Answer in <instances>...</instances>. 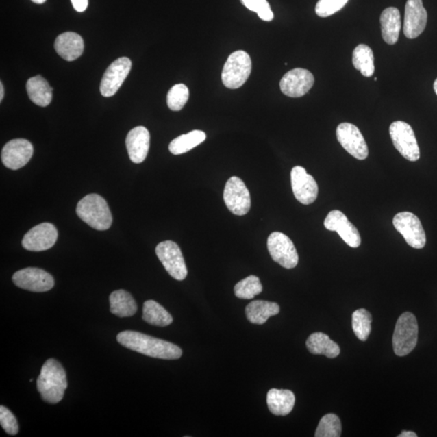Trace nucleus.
<instances>
[{
  "label": "nucleus",
  "instance_id": "nucleus-1",
  "mask_svg": "<svg viewBox=\"0 0 437 437\" xmlns=\"http://www.w3.org/2000/svg\"><path fill=\"white\" fill-rule=\"evenodd\" d=\"M120 345L127 349L149 358L162 360H177L181 358L182 351L172 342L147 334L132 331L120 332L117 336Z\"/></svg>",
  "mask_w": 437,
  "mask_h": 437
},
{
  "label": "nucleus",
  "instance_id": "nucleus-2",
  "mask_svg": "<svg viewBox=\"0 0 437 437\" xmlns=\"http://www.w3.org/2000/svg\"><path fill=\"white\" fill-rule=\"evenodd\" d=\"M37 387L41 398L47 403L57 404L64 399L68 380L59 361L55 359L46 361L38 378Z\"/></svg>",
  "mask_w": 437,
  "mask_h": 437
},
{
  "label": "nucleus",
  "instance_id": "nucleus-3",
  "mask_svg": "<svg viewBox=\"0 0 437 437\" xmlns=\"http://www.w3.org/2000/svg\"><path fill=\"white\" fill-rule=\"evenodd\" d=\"M77 213L84 222L96 230L105 231L112 225V214L105 200L99 195H88L80 200Z\"/></svg>",
  "mask_w": 437,
  "mask_h": 437
},
{
  "label": "nucleus",
  "instance_id": "nucleus-4",
  "mask_svg": "<svg viewBox=\"0 0 437 437\" xmlns=\"http://www.w3.org/2000/svg\"><path fill=\"white\" fill-rule=\"evenodd\" d=\"M251 56L244 51H235L227 58L222 71V82L227 88L242 87L251 75Z\"/></svg>",
  "mask_w": 437,
  "mask_h": 437
},
{
  "label": "nucleus",
  "instance_id": "nucleus-5",
  "mask_svg": "<svg viewBox=\"0 0 437 437\" xmlns=\"http://www.w3.org/2000/svg\"><path fill=\"white\" fill-rule=\"evenodd\" d=\"M419 327L416 316L410 312L401 315L397 321L393 336L395 353L407 355L414 349L418 342Z\"/></svg>",
  "mask_w": 437,
  "mask_h": 437
},
{
  "label": "nucleus",
  "instance_id": "nucleus-6",
  "mask_svg": "<svg viewBox=\"0 0 437 437\" xmlns=\"http://www.w3.org/2000/svg\"><path fill=\"white\" fill-rule=\"evenodd\" d=\"M390 135L395 149L405 159L417 162L421 151L413 129L407 123L396 121L390 125Z\"/></svg>",
  "mask_w": 437,
  "mask_h": 437
},
{
  "label": "nucleus",
  "instance_id": "nucleus-7",
  "mask_svg": "<svg viewBox=\"0 0 437 437\" xmlns=\"http://www.w3.org/2000/svg\"><path fill=\"white\" fill-rule=\"evenodd\" d=\"M267 248L272 260L286 269L296 267L299 256L292 240L280 232H274L267 239Z\"/></svg>",
  "mask_w": 437,
  "mask_h": 437
},
{
  "label": "nucleus",
  "instance_id": "nucleus-8",
  "mask_svg": "<svg viewBox=\"0 0 437 437\" xmlns=\"http://www.w3.org/2000/svg\"><path fill=\"white\" fill-rule=\"evenodd\" d=\"M224 200L227 209L234 215L245 216L251 210V194L244 182L238 177H232L226 182Z\"/></svg>",
  "mask_w": 437,
  "mask_h": 437
},
{
  "label": "nucleus",
  "instance_id": "nucleus-9",
  "mask_svg": "<svg viewBox=\"0 0 437 437\" xmlns=\"http://www.w3.org/2000/svg\"><path fill=\"white\" fill-rule=\"evenodd\" d=\"M155 253L164 269L173 279L184 280L186 278L187 269L181 249L175 242L166 240L155 248Z\"/></svg>",
  "mask_w": 437,
  "mask_h": 437
},
{
  "label": "nucleus",
  "instance_id": "nucleus-10",
  "mask_svg": "<svg viewBox=\"0 0 437 437\" xmlns=\"http://www.w3.org/2000/svg\"><path fill=\"white\" fill-rule=\"evenodd\" d=\"M393 225L403 236L407 243L414 249H422L426 245V234L420 218L408 212H399L394 217Z\"/></svg>",
  "mask_w": 437,
  "mask_h": 437
},
{
  "label": "nucleus",
  "instance_id": "nucleus-11",
  "mask_svg": "<svg viewBox=\"0 0 437 437\" xmlns=\"http://www.w3.org/2000/svg\"><path fill=\"white\" fill-rule=\"evenodd\" d=\"M13 283L22 289L34 292H45L55 286V279L48 272L36 267H28L16 272Z\"/></svg>",
  "mask_w": 437,
  "mask_h": 437
},
{
  "label": "nucleus",
  "instance_id": "nucleus-12",
  "mask_svg": "<svg viewBox=\"0 0 437 437\" xmlns=\"http://www.w3.org/2000/svg\"><path fill=\"white\" fill-rule=\"evenodd\" d=\"M338 142L347 153L360 160H365L369 155V148L362 133L355 125L343 123L338 125L336 130Z\"/></svg>",
  "mask_w": 437,
  "mask_h": 437
},
{
  "label": "nucleus",
  "instance_id": "nucleus-13",
  "mask_svg": "<svg viewBox=\"0 0 437 437\" xmlns=\"http://www.w3.org/2000/svg\"><path fill=\"white\" fill-rule=\"evenodd\" d=\"M132 61L127 57L116 60L106 69L102 77L100 91L102 96L112 97L118 91L132 69Z\"/></svg>",
  "mask_w": 437,
  "mask_h": 437
},
{
  "label": "nucleus",
  "instance_id": "nucleus-14",
  "mask_svg": "<svg viewBox=\"0 0 437 437\" xmlns=\"http://www.w3.org/2000/svg\"><path fill=\"white\" fill-rule=\"evenodd\" d=\"M291 184L293 194L301 203L310 205L318 198V184L313 176L308 175L305 168L296 166L292 169Z\"/></svg>",
  "mask_w": 437,
  "mask_h": 437
},
{
  "label": "nucleus",
  "instance_id": "nucleus-15",
  "mask_svg": "<svg viewBox=\"0 0 437 437\" xmlns=\"http://www.w3.org/2000/svg\"><path fill=\"white\" fill-rule=\"evenodd\" d=\"M58 231L55 225L43 223L31 229L22 240V245L29 251H47L57 242Z\"/></svg>",
  "mask_w": 437,
  "mask_h": 437
},
{
  "label": "nucleus",
  "instance_id": "nucleus-16",
  "mask_svg": "<svg viewBox=\"0 0 437 437\" xmlns=\"http://www.w3.org/2000/svg\"><path fill=\"white\" fill-rule=\"evenodd\" d=\"M314 84L313 74L304 68L289 71L281 79V92L290 97H301L309 92Z\"/></svg>",
  "mask_w": 437,
  "mask_h": 437
},
{
  "label": "nucleus",
  "instance_id": "nucleus-17",
  "mask_svg": "<svg viewBox=\"0 0 437 437\" xmlns=\"http://www.w3.org/2000/svg\"><path fill=\"white\" fill-rule=\"evenodd\" d=\"M33 154L34 147L29 141L25 139L12 140L3 147L2 162L8 168L16 171L26 166Z\"/></svg>",
  "mask_w": 437,
  "mask_h": 437
},
{
  "label": "nucleus",
  "instance_id": "nucleus-18",
  "mask_svg": "<svg viewBox=\"0 0 437 437\" xmlns=\"http://www.w3.org/2000/svg\"><path fill=\"white\" fill-rule=\"evenodd\" d=\"M325 229L336 231L351 248H358L361 244V238L358 229L349 221L345 213L338 210L329 212L324 221Z\"/></svg>",
  "mask_w": 437,
  "mask_h": 437
},
{
  "label": "nucleus",
  "instance_id": "nucleus-19",
  "mask_svg": "<svg viewBox=\"0 0 437 437\" xmlns=\"http://www.w3.org/2000/svg\"><path fill=\"white\" fill-rule=\"evenodd\" d=\"M427 13L422 0H408L405 7L403 32L409 39L416 38L425 31Z\"/></svg>",
  "mask_w": 437,
  "mask_h": 437
},
{
  "label": "nucleus",
  "instance_id": "nucleus-20",
  "mask_svg": "<svg viewBox=\"0 0 437 437\" xmlns=\"http://www.w3.org/2000/svg\"><path fill=\"white\" fill-rule=\"evenodd\" d=\"M126 145L132 162L140 164L148 155L150 147V133L145 127H136L128 133Z\"/></svg>",
  "mask_w": 437,
  "mask_h": 437
},
{
  "label": "nucleus",
  "instance_id": "nucleus-21",
  "mask_svg": "<svg viewBox=\"0 0 437 437\" xmlns=\"http://www.w3.org/2000/svg\"><path fill=\"white\" fill-rule=\"evenodd\" d=\"M84 45L82 36L74 32H66L58 37L55 49L58 55L66 61H74L82 56Z\"/></svg>",
  "mask_w": 437,
  "mask_h": 437
},
{
  "label": "nucleus",
  "instance_id": "nucleus-22",
  "mask_svg": "<svg viewBox=\"0 0 437 437\" xmlns=\"http://www.w3.org/2000/svg\"><path fill=\"white\" fill-rule=\"evenodd\" d=\"M295 402V395L291 390L271 389L267 393V405L275 416H288L292 411Z\"/></svg>",
  "mask_w": 437,
  "mask_h": 437
},
{
  "label": "nucleus",
  "instance_id": "nucleus-23",
  "mask_svg": "<svg viewBox=\"0 0 437 437\" xmlns=\"http://www.w3.org/2000/svg\"><path fill=\"white\" fill-rule=\"evenodd\" d=\"M382 38L389 45H395L399 41L401 27L400 12L398 8H388L382 12L381 18Z\"/></svg>",
  "mask_w": 437,
  "mask_h": 437
},
{
  "label": "nucleus",
  "instance_id": "nucleus-24",
  "mask_svg": "<svg viewBox=\"0 0 437 437\" xmlns=\"http://www.w3.org/2000/svg\"><path fill=\"white\" fill-rule=\"evenodd\" d=\"M306 347L310 353L323 355L328 358H336L340 354V347L336 342L329 338L327 334L323 332L312 334L308 338Z\"/></svg>",
  "mask_w": 437,
  "mask_h": 437
},
{
  "label": "nucleus",
  "instance_id": "nucleus-25",
  "mask_svg": "<svg viewBox=\"0 0 437 437\" xmlns=\"http://www.w3.org/2000/svg\"><path fill=\"white\" fill-rule=\"evenodd\" d=\"M27 92L29 99L35 105L46 107L51 104L53 97V88L47 80L41 75L30 78L26 84Z\"/></svg>",
  "mask_w": 437,
  "mask_h": 437
},
{
  "label": "nucleus",
  "instance_id": "nucleus-26",
  "mask_svg": "<svg viewBox=\"0 0 437 437\" xmlns=\"http://www.w3.org/2000/svg\"><path fill=\"white\" fill-rule=\"evenodd\" d=\"M110 312L119 318H129L136 314L138 306L131 293L117 290L110 296Z\"/></svg>",
  "mask_w": 437,
  "mask_h": 437
},
{
  "label": "nucleus",
  "instance_id": "nucleus-27",
  "mask_svg": "<svg viewBox=\"0 0 437 437\" xmlns=\"http://www.w3.org/2000/svg\"><path fill=\"white\" fill-rule=\"evenodd\" d=\"M280 308L277 303L266 301H254L245 308V315L253 324L262 325L272 316L279 313Z\"/></svg>",
  "mask_w": 437,
  "mask_h": 437
},
{
  "label": "nucleus",
  "instance_id": "nucleus-28",
  "mask_svg": "<svg viewBox=\"0 0 437 437\" xmlns=\"http://www.w3.org/2000/svg\"><path fill=\"white\" fill-rule=\"evenodd\" d=\"M142 319L147 323L164 327L172 324L173 316L164 308L153 300L145 302L142 308Z\"/></svg>",
  "mask_w": 437,
  "mask_h": 437
},
{
  "label": "nucleus",
  "instance_id": "nucleus-29",
  "mask_svg": "<svg viewBox=\"0 0 437 437\" xmlns=\"http://www.w3.org/2000/svg\"><path fill=\"white\" fill-rule=\"evenodd\" d=\"M206 133L195 130L189 133L182 135L173 140L168 146V149L173 155H181L188 153L195 147L201 145L206 140Z\"/></svg>",
  "mask_w": 437,
  "mask_h": 437
},
{
  "label": "nucleus",
  "instance_id": "nucleus-30",
  "mask_svg": "<svg viewBox=\"0 0 437 437\" xmlns=\"http://www.w3.org/2000/svg\"><path fill=\"white\" fill-rule=\"evenodd\" d=\"M352 62L355 68L365 77H371L375 71L373 52L367 45L360 44L355 48Z\"/></svg>",
  "mask_w": 437,
  "mask_h": 437
},
{
  "label": "nucleus",
  "instance_id": "nucleus-31",
  "mask_svg": "<svg viewBox=\"0 0 437 437\" xmlns=\"http://www.w3.org/2000/svg\"><path fill=\"white\" fill-rule=\"evenodd\" d=\"M372 315L364 309L355 310L352 314V329L361 341H366L371 333Z\"/></svg>",
  "mask_w": 437,
  "mask_h": 437
},
{
  "label": "nucleus",
  "instance_id": "nucleus-32",
  "mask_svg": "<svg viewBox=\"0 0 437 437\" xmlns=\"http://www.w3.org/2000/svg\"><path fill=\"white\" fill-rule=\"evenodd\" d=\"M262 292V285L260 278L255 275H249L240 280L234 287L236 297L251 300Z\"/></svg>",
  "mask_w": 437,
  "mask_h": 437
},
{
  "label": "nucleus",
  "instance_id": "nucleus-33",
  "mask_svg": "<svg viewBox=\"0 0 437 437\" xmlns=\"http://www.w3.org/2000/svg\"><path fill=\"white\" fill-rule=\"evenodd\" d=\"M342 434L340 419L336 414H325L319 423L315 432L316 437H340Z\"/></svg>",
  "mask_w": 437,
  "mask_h": 437
},
{
  "label": "nucleus",
  "instance_id": "nucleus-34",
  "mask_svg": "<svg viewBox=\"0 0 437 437\" xmlns=\"http://www.w3.org/2000/svg\"><path fill=\"white\" fill-rule=\"evenodd\" d=\"M190 92L184 84H178L173 86L167 95V105L173 111H179L187 103Z\"/></svg>",
  "mask_w": 437,
  "mask_h": 437
},
{
  "label": "nucleus",
  "instance_id": "nucleus-35",
  "mask_svg": "<svg viewBox=\"0 0 437 437\" xmlns=\"http://www.w3.org/2000/svg\"><path fill=\"white\" fill-rule=\"evenodd\" d=\"M242 2L249 10L256 12L261 20L271 21L274 19L273 12L267 0H242Z\"/></svg>",
  "mask_w": 437,
  "mask_h": 437
},
{
  "label": "nucleus",
  "instance_id": "nucleus-36",
  "mask_svg": "<svg viewBox=\"0 0 437 437\" xmlns=\"http://www.w3.org/2000/svg\"><path fill=\"white\" fill-rule=\"evenodd\" d=\"M349 0H319L315 8L316 14L320 17H328L340 11Z\"/></svg>",
  "mask_w": 437,
  "mask_h": 437
},
{
  "label": "nucleus",
  "instance_id": "nucleus-37",
  "mask_svg": "<svg viewBox=\"0 0 437 437\" xmlns=\"http://www.w3.org/2000/svg\"><path fill=\"white\" fill-rule=\"evenodd\" d=\"M0 423L8 434L15 436L19 432L16 418L8 408L0 407Z\"/></svg>",
  "mask_w": 437,
  "mask_h": 437
},
{
  "label": "nucleus",
  "instance_id": "nucleus-38",
  "mask_svg": "<svg viewBox=\"0 0 437 437\" xmlns=\"http://www.w3.org/2000/svg\"><path fill=\"white\" fill-rule=\"evenodd\" d=\"M75 11L83 12L86 10L88 6V0H71Z\"/></svg>",
  "mask_w": 437,
  "mask_h": 437
},
{
  "label": "nucleus",
  "instance_id": "nucleus-39",
  "mask_svg": "<svg viewBox=\"0 0 437 437\" xmlns=\"http://www.w3.org/2000/svg\"><path fill=\"white\" fill-rule=\"evenodd\" d=\"M398 437H417L416 432L411 431H403Z\"/></svg>",
  "mask_w": 437,
  "mask_h": 437
},
{
  "label": "nucleus",
  "instance_id": "nucleus-40",
  "mask_svg": "<svg viewBox=\"0 0 437 437\" xmlns=\"http://www.w3.org/2000/svg\"><path fill=\"white\" fill-rule=\"evenodd\" d=\"M4 95V90L2 82L0 83V101H2Z\"/></svg>",
  "mask_w": 437,
  "mask_h": 437
},
{
  "label": "nucleus",
  "instance_id": "nucleus-41",
  "mask_svg": "<svg viewBox=\"0 0 437 437\" xmlns=\"http://www.w3.org/2000/svg\"><path fill=\"white\" fill-rule=\"evenodd\" d=\"M32 1L35 3L42 4L47 1V0H32Z\"/></svg>",
  "mask_w": 437,
  "mask_h": 437
},
{
  "label": "nucleus",
  "instance_id": "nucleus-42",
  "mask_svg": "<svg viewBox=\"0 0 437 437\" xmlns=\"http://www.w3.org/2000/svg\"><path fill=\"white\" fill-rule=\"evenodd\" d=\"M434 91L436 92V95H437V79L435 80L434 84Z\"/></svg>",
  "mask_w": 437,
  "mask_h": 437
}]
</instances>
